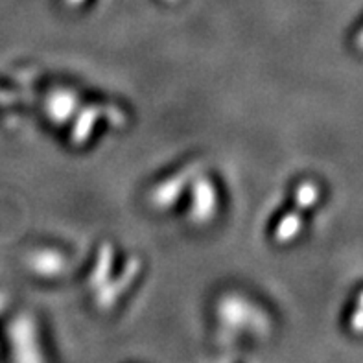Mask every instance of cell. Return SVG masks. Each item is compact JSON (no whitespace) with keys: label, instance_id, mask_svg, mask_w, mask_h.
<instances>
[{"label":"cell","instance_id":"obj_1","mask_svg":"<svg viewBox=\"0 0 363 363\" xmlns=\"http://www.w3.org/2000/svg\"><path fill=\"white\" fill-rule=\"evenodd\" d=\"M2 340L0 349H6V363H48L35 323L30 318L9 323L8 330L2 332Z\"/></svg>","mask_w":363,"mask_h":363},{"label":"cell","instance_id":"obj_2","mask_svg":"<svg viewBox=\"0 0 363 363\" xmlns=\"http://www.w3.org/2000/svg\"><path fill=\"white\" fill-rule=\"evenodd\" d=\"M347 328L354 336H363V291L358 295L354 308H352L349 319H347Z\"/></svg>","mask_w":363,"mask_h":363},{"label":"cell","instance_id":"obj_3","mask_svg":"<svg viewBox=\"0 0 363 363\" xmlns=\"http://www.w3.org/2000/svg\"><path fill=\"white\" fill-rule=\"evenodd\" d=\"M362 45H363V35H362Z\"/></svg>","mask_w":363,"mask_h":363}]
</instances>
